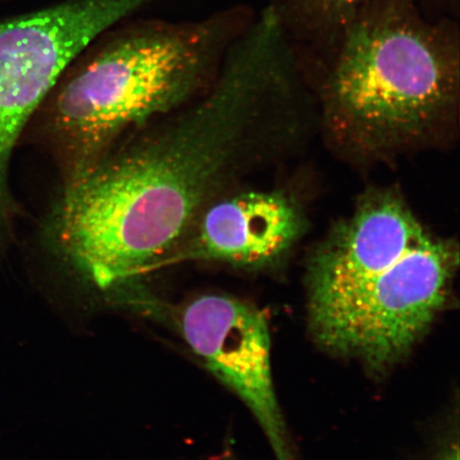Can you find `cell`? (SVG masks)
Instances as JSON below:
<instances>
[{
  "instance_id": "6da1fadb",
  "label": "cell",
  "mask_w": 460,
  "mask_h": 460,
  "mask_svg": "<svg viewBox=\"0 0 460 460\" xmlns=\"http://www.w3.org/2000/svg\"><path fill=\"white\" fill-rule=\"evenodd\" d=\"M298 89L285 39L268 26L246 29L200 100L141 128L65 188L51 226L58 252L101 290L161 266L249 154L261 111Z\"/></svg>"
},
{
  "instance_id": "277c9868",
  "label": "cell",
  "mask_w": 460,
  "mask_h": 460,
  "mask_svg": "<svg viewBox=\"0 0 460 460\" xmlns=\"http://www.w3.org/2000/svg\"><path fill=\"white\" fill-rule=\"evenodd\" d=\"M458 262L457 245L430 232L399 195L373 192L316 247L309 306L393 323L445 298Z\"/></svg>"
},
{
  "instance_id": "8992f818",
  "label": "cell",
  "mask_w": 460,
  "mask_h": 460,
  "mask_svg": "<svg viewBox=\"0 0 460 460\" xmlns=\"http://www.w3.org/2000/svg\"><path fill=\"white\" fill-rule=\"evenodd\" d=\"M304 218L287 195L249 191L217 199L161 263L207 261L263 268L281 261L300 239Z\"/></svg>"
},
{
  "instance_id": "7a4b0ae2",
  "label": "cell",
  "mask_w": 460,
  "mask_h": 460,
  "mask_svg": "<svg viewBox=\"0 0 460 460\" xmlns=\"http://www.w3.org/2000/svg\"><path fill=\"white\" fill-rule=\"evenodd\" d=\"M459 28L421 0H376L316 53L319 95L333 140L384 157L444 128L459 100Z\"/></svg>"
},
{
  "instance_id": "ba28073f",
  "label": "cell",
  "mask_w": 460,
  "mask_h": 460,
  "mask_svg": "<svg viewBox=\"0 0 460 460\" xmlns=\"http://www.w3.org/2000/svg\"><path fill=\"white\" fill-rule=\"evenodd\" d=\"M439 460H459L458 447H452L451 450L447 452Z\"/></svg>"
},
{
  "instance_id": "3957f363",
  "label": "cell",
  "mask_w": 460,
  "mask_h": 460,
  "mask_svg": "<svg viewBox=\"0 0 460 460\" xmlns=\"http://www.w3.org/2000/svg\"><path fill=\"white\" fill-rule=\"evenodd\" d=\"M252 17L153 24L114 37L62 82L49 134L66 188L111 154L119 137L177 111L214 82L229 45Z\"/></svg>"
},
{
  "instance_id": "52a82bcc",
  "label": "cell",
  "mask_w": 460,
  "mask_h": 460,
  "mask_svg": "<svg viewBox=\"0 0 460 460\" xmlns=\"http://www.w3.org/2000/svg\"><path fill=\"white\" fill-rule=\"evenodd\" d=\"M376 0H271L268 5L303 55L324 49L336 34ZM427 7L428 0H421Z\"/></svg>"
},
{
  "instance_id": "5b68a950",
  "label": "cell",
  "mask_w": 460,
  "mask_h": 460,
  "mask_svg": "<svg viewBox=\"0 0 460 460\" xmlns=\"http://www.w3.org/2000/svg\"><path fill=\"white\" fill-rule=\"evenodd\" d=\"M180 329L192 352L250 408L278 460H292L276 398L271 338L263 313L244 301L204 295L180 314Z\"/></svg>"
}]
</instances>
